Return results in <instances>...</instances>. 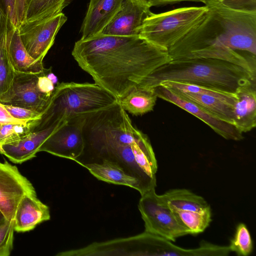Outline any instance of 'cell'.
Wrapping results in <instances>:
<instances>
[{
  "mask_svg": "<svg viewBox=\"0 0 256 256\" xmlns=\"http://www.w3.org/2000/svg\"><path fill=\"white\" fill-rule=\"evenodd\" d=\"M66 20L67 17L61 12L48 18L22 22L20 24L18 28L20 40L33 58L42 62L56 35Z\"/></svg>",
  "mask_w": 256,
  "mask_h": 256,
  "instance_id": "ba28073f",
  "label": "cell"
},
{
  "mask_svg": "<svg viewBox=\"0 0 256 256\" xmlns=\"http://www.w3.org/2000/svg\"><path fill=\"white\" fill-rule=\"evenodd\" d=\"M0 8L14 27H18L15 0H0Z\"/></svg>",
  "mask_w": 256,
  "mask_h": 256,
  "instance_id": "d6a6232c",
  "label": "cell"
},
{
  "mask_svg": "<svg viewBox=\"0 0 256 256\" xmlns=\"http://www.w3.org/2000/svg\"><path fill=\"white\" fill-rule=\"evenodd\" d=\"M64 122L44 130L30 132L16 142L0 144V154L14 164L30 160L36 157L42 144Z\"/></svg>",
  "mask_w": 256,
  "mask_h": 256,
  "instance_id": "2e32d148",
  "label": "cell"
},
{
  "mask_svg": "<svg viewBox=\"0 0 256 256\" xmlns=\"http://www.w3.org/2000/svg\"><path fill=\"white\" fill-rule=\"evenodd\" d=\"M29 122L20 120L12 116L4 107V104L0 102V124H25Z\"/></svg>",
  "mask_w": 256,
  "mask_h": 256,
  "instance_id": "836d02e7",
  "label": "cell"
},
{
  "mask_svg": "<svg viewBox=\"0 0 256 256\" xmlns=\"http://www.w3.org/2000/svg\"><path fill=\"white\" fill-rule=\"evenodd\" d=\"M71 0H26L23 22L40 20L54 16L62 12Z\"/></svg>",
  "mask_w": 256,
  "mask_h": 256,
  "instance_id": "603a6c76",
  "label": "cell"
},
{
  "mask_svg": "<svg viewBox=\"0 0 256 256\" xmlns=\"http://www.w3.org/2000/svg\"><path fill=\"white\" fill-rule=\"evenodd\" d=\"M159 85H162L183 92L212 96L232 106H234L236 100L235 94L227 92L212 88L194 84L167 80L162 82Z\"/></svg>",
  "mask_w": 256,
  "mask_h": 256,
  "instance_id": "d4e9b609",
  "label": "cell"
},
{
  "mask_svg": "<svg viewBox=\"0 0 256 256\" xmlns=\"http://www.w3.org/2000/svg\"><path fill=\"white\" fill-rule=\"evenodd\" d=\"M8 24V18L0 8V41L6 34Z\"/></svg>",
  "mask_w": 256,
  "mask_h": 256,
  "instance_id": "8d00e7d4",
  "label": "cell"
},
{
  "mask_svg": "<svg viewBox=\"0 0 256 256\" xmlns=\"http://www.w3.org/2000/svg\"><path fill=\"white\" fill-rule=\"evenodd\" d=\"M14 74L15 71L8 54L6 34L0 41V102L9 92Z\"/></svg>",
  "mask_w": 256,
  "mask_h": 256,
  "instance_id": "484cf974",
  "label": "cell"
},
{
  "mask_svg": "<svg viewBox=\"0 0 256 256\" xmlns=\"http://www.w3.org/2000/svg\"><path fill=\"white\" fill-rule=\"evenodd\" d=\"M30 122L27 124H0V144L16 142L31 132Z\"/></svg>",
  "mask_w": 256,
  "mask_h": 256,
  "instance_id": "83f0119b",
  "label": "cell"
},
{
  "mask_svg": "<svg viewBox=\"0 0 256 256\" xmlns=\"http://www.w3.org/2000/svg\"><path fill=\"white\" fill-rule=\"evenodd\" d=\"M161 196L170 207L178 210L202 212L210 206L202 196L184 188L170 190Z\"/></svg>",
  "mask_w": 256,
  "mask_h": 256,
  "instance_id": "7402d4cb",
  "label": "cell"
},
{
  "mask_svg": "<svg viewBox=\"0 0 256 256\" xmlns=\"http://www.w3.org/2000/svg\"><path fill=\"white\" fill-rule=\"evenodd\" d=\"M228 246L231 252H235L240 256H248L252 253V242L244 224L240 223L238 225L234 237L230 240Z\"/></svg>",
  "mask_w": 256,
  "mask_h": 256,
  "instance_id": "4316f807",
  "label": "cell"
},
{
  "mask_svg": "<svg viewBox=\"0 0 256 256\" xmlns=\"http://www.w3.org/2000/svg\"><path fill=\"white\" fill-rule=\"evenodd\" d=\"M4 218L2 214L0 212V222H1L2 220H4Z\"/></svg>",
  "mask_w": 256,
  "mask_h": 256,
  "instance_id": "74e56055",
  "label": "cell"
},
{
  "mask_svg": "<svg viewBox=\"0 0 256 256\" xmlns=\"http://www.w3.org/2000/svg\"><path fill=\"white\" fill-rule=\"evenodd\" d=\"M36 194L30 181L16 166L0 162V212L6 220H14L18 206L26 195Z\"/></svg>",
  "mask_w": 256,
  "mask_h": 256,
  "instance_id": "30bf717a",
  "label": "cell"
},
{
  "mask_svg": "<svg viewBox=\"0 0 256 256\" xmlns=\"http://www.w3.org/2000/svg\"><path fill=\"white\" fill-rule=\"evenodd\" d=\"M138 210L144 223V231L174 242L177 238L190 234L155 188L141 195Z\"/></svg>",
  "mask_w": 256,
  "mask_h": 256,
  "instance_id": "52a82bcc",
  "label": "cell"
},
{
  "mask_svg": "<svg viewBox=\"0 0 256 256\" xmlns=\"http://www.w3.org/2000/svg\"><path fill=\"white\" fill-rule=\"evenodd\" d=\"M15 6L18 27L24 19L26 0H15Z\"/></svg>",
  "mask_w": 256,
  "mask_h": 256,
  "instance_id": "d590c367",
  "label": "cell"
},
{
  "mask_svg": "<svg viewBox=\"0 0 256 256\" xmlns=\"http://www.w3.org/2000/svg\"><path fill=\"white\" fill-rule=\"evenodd\" d=\"M172 90L218 118L233 124L232 105L212 96Z\"/></svg>",
  "mask_w": 256,
  "mask_h": 256,
  "instance_id": "44dd1931",
  "label": "cell"
},
{
  "mask_svg": "<svg viewBox=\"0 0 256 256\" xmlns=\"http://www.w3.org/2000/svg\"><path fill=\"white\" fill-rule=\"evenodd\" d=\"M233 106V124L242 133L256 126V80L239 86L234 93Z\"/></svg>",
  "mask_w": 256,
  "mask_h": 256,
  "instance_id": "5bb4252c",
  "label": "cell"
},
{
  "mask_svg": "<svg viewBox=\"0 0 256 256\" xmlns=\"http://www.w3.org/2000/svg\"><path fill=\"white\" fill-rule=\"evenodd\" d=\"M206 6L204 18L168 50L172 60L217 59L256 74V12L234 10L219 0Z\"/></svg>",
  "mask_w": 256,
  "mask_h": 256,
  "instance_id": "7a4b0ae2",
  "label": "cell"
},
{
  "mask_svg": "<svg viewBox=\"0 0 256 256\" xmlns=\"http://www.w3.org/2000/svg\"><path fill=\"white\" fill-rule=\"evenodd\" d=\"M86 114L76 116L64 122L42 144L38 152L75 161L84 148L83 128Z\"/></svg>",
  "mask_w": 256,
  "mask_h": 256,
  "instance_id": "9c48e42d",
  "label": "cell"
},
{
  "mask_svg": "<svg viewBox=\"0 0 256 256\" xmlns=\"http://www.w3.org/2000/svg\"><path fill=\"white\" fill-rule=\"evenodd\" d=\"M148 2L151 6H160L173 4L184 2H198L205 5L211 0H144Z\"/></svg>",
  "mask_w": 256,
  "mask_h": 256,
  "instance_id": "e575fe53",
  "label": "cell"
},
{
  "mask_svg": "<svg viewBox=\"0 0 256 256\" xmlns=\"http://www.w3.org/2000/svg\"><path fill=\"white\" fill-rule=\"evenodd\" d=\"M157 98L154 88L137 86L118 101L125 111L140 116L153 110Z\"/></svg>",
  "mask_w": 256,
  "mask_h": 256,
  "instance_id": "ffe728a7",
  "label": "cell"
},
{
  "mask_svg": "<svg viewBox=\"0 0 256 256\" xmlns=\"http://www.w3.org/2000/svg\"><path fill=\"white\" fill-rule=\"evenodd\" d=\"M170 208L178 220L189 230L190 234L202 232L212 222L210 206L202 212H191Z\"/></svg>",
  "mask_w": 256,
  "mask_h": 256,
  "instance_id": "cb8c5ba5",
  "label": "cell"
},
{
  "mask_svg": "<svg viewBox=\"0 0 256 256\" xmlns=\"http://www.w3.org/2000/svg\"><path fill=\"white\" fill-rule=\"evenodd\" d=\"M78 164L86 168L99 180L115 184L130 186L138 190L141 195L146 192L138 179L127 173L116 162L103 159L98 162Z\"/></svg>",
  "mask_w": 256,
  "mask_h": 256,
  "instance_id": "d6986e66",
  "label": "cell"
},
{
  "mask_svg": "<svg viewBox=\"0 0 256 256\" xmlns=\"http://www.w3.org/2000/svg\"><path fill=\"white\" fill-rule=\"evenodd\" d=\"M144 0H124L120 9L101 34L116 36H140L144 22L154 13Z\"/></svg>",
  "mask_w": 256,
  "mask_h": 256,
  "instance_id": "7c38bea8",
  "label": "cell"
},
{
  "mask_svg": "<svg viewBox=\"0 0 256 256\" xmlns=\"http://www.w3.org/2000/svg\"><path fill=\"white\" fill-rule=\"evenodd\" d=\"M72 54L95 83L118 100L172 60L166 49L138 36L98 34L76 42Z\"/></svg>",
  "mask_w": 256,
  "mask_h": 256,
  "instance_id": "6da1fadb",
  "label": "cell"
},
{
  "mask_svg": "<svg viewBox=\"0 0 256 256\" xmlns=\"http://www.w3.org/2000/svg\"><path fill=\"white\" fill-rule=\"evenodd\" d=\"M256 80L254 74L238 65L208 58L172 60L155 70L139 85L153 88L164 81L188 82L234 94L244 84Z\"/></svg>",
  "mask_w": 256,
  "mask_h": 256,
  "instance_id": "277c9868",
  "label": "cell"
},
{
  "mask_svg": "<svg viewBox=\"0 0 256 256\" xmlns=\"http://www.w3.org/2000/svg\"><path fill=\"white\" fill-rule=\"evenodd\" d=\"M124 0H90L80 32L81 39L100 34L118 12Z\"/></svg>",
  "mask_w": 256,
  "mask_h": 256,
  "instance_id": "9a60e30c",
  "label": "cell"
},
{
  "mask_svg": "<svg viewBox=\"0 0 256 256\" xmlns=\"http://www.w3.org/2000/svg\"><path fill=\"white\" fill-rule=\"evenodd\" d=\"M153 88L158 98L172 103L195 116L223 138L232 140H240L244 138L243 133L234 124L218 118L172 90L162 85Z\"/></svg>",
  "mask_w": 256,
  "mask_h": 256,
  "instance_id": "8fae6325",
  "label": "cell"
},
{
  "mask_svg": "<svg viewBox=\"0 0 256 256\" xmlns=\"http://www.w3.org/2000/svg\"><path fill=\"white\" fill-rule=\"evenodd\" d=\"M50 211L36 194L24 196L20 201L14 217V228L16 232L34 230L40 224L50 220Z\"/></svg>",
  "mask_w": 256,
  "mask_h": 256,
  "instance_id": "e0dca14e",
  "label": "cell"
},
{
  "mask_svg": "<svg viewBox=\"0 0 256 256\" xmlns=\"http://www.w3.org/2000/svg\"><path fill=\"white\" fill-rule=\"evenodd\" d=\"M14 220L0 222V256H8L13 248Z\"/></svg>",
  "mask_w": 256,
  "mask_h": 256,
  "instance_id": "f1b7e54d",
  "label": "cell"
},
{
  "mask_svg": "<svg viewBox=\"0 0 256 256\" xmlns=\"http://www.w3.org/2000/svg\"><path fill=\"white\" fill-rule=\"evenodd\" d=\"M48 70L49 68H45L42 72L39 73L37 86L42 94L50 98L56 86L48 76Z\"/></svg>",
  "mask_w": 256,
  "mask_h": 256,
  "instance_id": "1f68e13d",
  "label": "cell"
},
{
  "mask_svg": "<svg viewBox=\"0 0 256 256\" xmlns=\"http://www.w3.org/2000/svg\"><path fill=\"white\" fill-rule=\"evenodd\" d=\"M230 9L244 12H256V0H219Z\"/></svg>",
  "mask_w": 256,
  "mask_h": 256,
  "instance_id": "4dcf8cb0",
  "label": "cell"
},
{
  "mask_svg": "<svg viewBox=\"0 0 256 256\" xmlns=\"http://www.w3.org/2000/svg\"><path fill=\"white\" fill-rule=\"evenodd\" d=\"M83 135L82 154L116 162L138 179L146 192L156 188L158 164L150 141L132 124L118 101L86 114Z\"/></svg>",
  "mask_w": 256,
  "mask_h": 256,
  "instance_id": "3957f363",
  "label": "cell"
},
{
  "mask_svg": "<svg viewBox=\"0 0 256 256\" xmlns=\"http://www.w3.org/2000/svg\"><path fill=\"white\" fill-rule=\"evenodd\" d=\"M38 74L39 73L15 71L12 86L0 102L30 109L42 114L50 98L39 91L37 86Z\"/></svg>",
  "mask_w": 256,
  "mask_h": 256,
  "instance_id": "4fadbf2b",
  "label": "cell"
},
{
  "mask_svg": "<svg viewBox=\"0 0 256 256\" xmlns=\"http://www.w3.org/2000/svg\"><path fill=\"white\" fill-rule=\"evenodd\" d=\"M6 45L14 71L38 74L44 70L43 62L35 60L26 51L20 40L18 28L13 26L9 22L6 33Z\"/></svg>",
  "mask_w": 256,
  "mask_h": 256,
  "instance_id": "ac0fdd59",
  "label": "cell"
},
{
  "mask_svg": "<svg viewBox=\"0 0 256 256\" xmlns=\"http://www.w3.org/2000/svg\"><path fill=\"white\" fill-rule=\"evenodd\" d=\"M4 106L12 116L20 120H36L41 116L40 113L30 109L8 104H4Z\"/></svg>",
  "mask_w": 256,
  "mask_h": 256,
  "instance_id": "f546056e",
  "label": "cell"
},
{
  "mask_svg": "<svg viewBox=\"0 0 256 256\" xmlns=\"http://www.w3.org/2000/svg\"><path fill=\"white\" fill-rule=\"evenodd\" d=\"M118 101L96 83H58L40 118L30 121L31 132L44 130L76 116L104 109Z\"/></svg>",
  "mask_w": 256,
  "mask_h": 256,
  "instance_id": "5b68a950",
  "label": "cell"
},
{
  "mask_svg": "<svg viewBox=\"0 0 256 256\" xmlns=\"http://www.w3.org/2000/svg\"><path fill=\"white\" fill-rule=\"evenodd\" d=\"M208 11V7L204 5L154 13L144 22L140 36L168 50L198 26Z\"/></svg>",
  "mask_w": 256,
  "mask_h": 256,
  "instance_id": "8992f818",
  "label": "cell"
}]
</instances>
